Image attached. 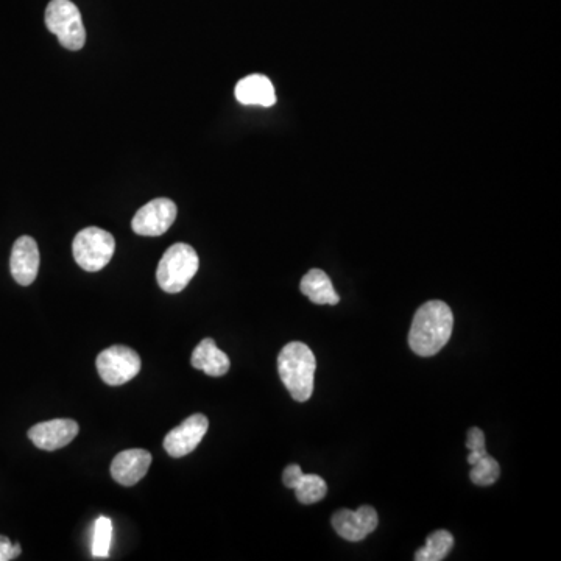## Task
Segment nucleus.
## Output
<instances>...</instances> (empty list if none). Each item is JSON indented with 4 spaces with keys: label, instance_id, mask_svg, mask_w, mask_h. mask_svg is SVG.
<instances>
[{
    "label": "nucleus",
    "instance_id": "f257e3e1",
    "mask_svg": "<svg viewBox=\"0 0 561 561\" xmlns=\"http://www.w3.org/2000/svg\"><path fill=\"white\" fill-rule=\"evenodd\" d=\"M454 315L443 301H427L418 309L410 328L409 345L421 357L435 356L452 336Z\"/></svg>",
    "mask_w": 561,
    "mask_h": 561
},
{
    "label": "nucleus",
    "instance_id": "f03ea898",
    "mask_svg": "<svg viewBox=\"0 0 561 561\" xmlns=\"http://www.w3.org/2000/svg\"><path fill=\"white\" fill-rule=\"evenodd\" d=\"M315 368L314 353L306 343H287L279 353V376L290 396L298 403H306L314 393Z\"/></svg>",
    "mask_w": 561,
    "mask_h": 561
},
{
    "label": "nucleus",
    "instance_id": "7ed1b4c3",
    "mask_svg": "<svg viewBox=\"0 0 561 561\" xmlns=\"http://www.w3.org/2000/svg\"><path fill=\"white\" fill-rule=\"evenodd\" d=\"M197 251L187 244H175L164 253L156 270V281L167 293H180L198 272Z\"/></svg>",
    "mask_w": 561,
    "mask_h": 561
},
{
    "label": "nucleus",
    "instance_id": "20e7f679",
    "mask_svg": "<svg viewBox=\"0 0 561 561\" xmlns=\"http://www.w3.org/2000/svg\"><path fill=\"white\" fill-rule=\"evenodd\" d=\"M44 21L49 32L57 36L64 49L78 52L85 46L86 29L82 13L71 0H50Z\"/></svg>",
    "mask_w": 561,
    "mask_h": 561
},
{
    "label": "nucleus",
    "instance_id": "39448f33",
    "mask_svg": "<svg viewBox=\"0 0 561 561\" xmlns=\"http://www.w3.org/2000/svg\"><path fill=\"white\" fill-rule=\"evenodd\" d=\"M72 251H74L75 262L83 270L99 272L113 259L116 240L108 231L97 226H89L75 236Z\"/></svg>",
    "mask_w": 561,
    "mask_h": 561
},
{
    "label": "nucleus",
    "instance_id": "423d86ee",
    "mask_svg": "<svg viewBox=\"0 0 561 561\" xmlns=\"http://www.w3.org/2000/svg\"><path fill=\"white\" fill-rule=\"evenodd\" d=\"M141 357L128 346L114 345L97 357V371L108 385L127 384L141 371Z\"/></svg>",
    "mask_w": 561,
    "mask_h": 561
},
{
    "label": "nucleus",
    "instance_id": "0eeeda50",
    "mask_svg": "<svg viewBox=\"0 0 561 561\" xmlns=\"http://www.w3.org/2000/svg\"><path fill=\"white\" fill-rule=\"evenodd\" d=\"M177 214V205L172 200L155 198L136 212L131 220V228L139 236H163L177 219Z\"/></svg>",
    "mask_w": 561,
    "mask_h": 561
},
{
    "label": "nucleus",
    "instance_id": "6e6552de",
    "mask_svg": "<svg viewBox=\"0 0 561 561\" xmlns=\"http://www.w3.org/2000/svg\"><path fill=\"white\" fill-rule=\"evenodd\" d=\"M208 427L209 421L205 415H202V413L192 415L166 435L164 449L170 457H175V459L187 456L200 445L206 432H208Z\"/></svg>",
    "mask_w": 561,
    "mask_h": 561
},
{
    "label": "nucleus",
    "instance_id": "1a4fd4ad",
    "mask_svg": "<svg viewBox=\"0 0 561 561\" xmlns=\"http://www.w3.org/2000/svg\"><path fill=\"white\" fill-rule=\"evenodd\" d=\"M378 513L373 507L362 505L360 509L339 510L336 515L332 516V527L339 533L343 540L357 543V541L365 540V538L373 533L378 527Z\"/></svg>",
    "mask_w": 561,
    "mask_h": 561
},
{
    "label": "nucleus",
    "instance_id": "9d476101",
    "mask_svg": "<svg viewBox=\"0 0 561 561\" xmlns=\"http://www.w3.org/2000/svg\"><path fill=\"white\" fill-rule=\"evenodd\" d=\"M80 431L77 421L69 418L44 421L36 424L29 431V438L36 448L43 451H57L68 446Z\"/></svg>",
    "mask_w": 561,
    "mask_h": 561
},
{
    "label": "nucleus",
    "instance_id": "9b49d317",
    "mask_svg": "<svg viewBox=\"0 0 561 561\" xmlns=\"http://www.w3.org/2000/svg\"><path fill=\"white\" fill-rule=\"evenodd\" d=\"M11 275L21 286H30L38 276L39 250L36 240L30 236H22L16 240L11 250Z\"/></svg>",
    "mask_w": 561,
    "mask_h": 561
},
{
    "label": "nucleus",
    "instance_id": "f8f14e48",
    "mask_svg": "<svg viewBox=\"0 0 561 561\" xmlns=\"http://www.w3.org/2000/svg\"><path fill=\"white\" fill-rule=\"evenodd\" d=\"M150 465H152V454L149 451L127 449L114 457L111 463V476L117 484L133 487L139 480L144 479Z\"/></svg>",
    "mask_w": 561,
    "mask_h": 561
},
{
    "label": "nucleus",
    "instance_id": "ddd939ff",
    "mask_svg": "<svg viewBox=\"0 0 561 561\" xmlns=\"http://www.w3.org/2000/svg\"><path fill=\"white\" fill-rule=\"evenodd\" d=\"M236 99L242 105H259L269 108L276 103L275 86L261 74L248 75L236 85Z\"/></svg>",
    "mask_w": 561,
    "mask_h": 561
},
{
    "label": "nucleus",
    "instance_id": "4468645a",
    "mask_svg": "<svg viewBox=\"0 0 561 561\" xmlns=\"http://www.w3.org/2000/svg\"><path fill=\"white\" fill-rule=\"evenodd\" d=\"M192 367L205 371L212 378H220L230 370V357L226 356L212 339L198 343L191 357Z\"/></svg>",
    "mask_w": 561,
    "mask_h": 561
},
{
    "label": "nucleus",
    "instance_id": "2eb2a0df",
    "mask_svg": "<svg viewBox=\"0 0 561 561\" xmlns=\"http://www.w3.org/2000/svg\"><path fill=\"white\" fill-rule=\"evenodd\" d=\"M301 293L314 304L336 306L340 301L339 293L332 286L331 278L323 270L312 269L301 279Z\"/></svg>",
    "mask_w": 561,
    "mask_h": 561
},
{
    "label": "nucleus",
    "instance_id": "dca6fc26",
    "mask_svg": "<svg viewBox=\"0 0 561 561\" xmlns=\"http://www.w3.org/2000/svg\"><path fill=\"white\" fill-rule=\"evenodd\" d=\"M454 546V537L448 530H435L427 537L426 544L415 554L417 561H442Z\"/></svg>",
    "mask_w": 561,
    "mask_h": 561
},
{
    "label": "nucleus",
    "instance_id": "f3484780",
    "mask_svg": "<svg viewBox=\"0 0 561 561\" xmlns=\"http://www.w3.org/2000/svg\"><path fill=\"white\" fill-rule=\"evenodd\" d=\"M293 490L297 493V499L301 504L311 505L325 498L328 493V485L317 474H303L297 487Z\"/></svg>",
    "mask_w": 561,
    "mask_h": 561
},
{
    "label": "nucleus",
    "instance_id": "a211bd4d",
    "mask_svg": "<svg viewBox=\"0 0 561 561\" xmlns=\"http://www.w3.org/2000/svg\"><path fill=\"white\" fill-rule=\"evenodd\" d=\"M111 541H113V523L110 518L100 516L94 524L92 535V555L96 558H106L110 554Z\"/></svg>",
    "mask_w": 561,
    "mask_h": 561
},
{
    "label": "nucleus",
    "instance_id": "6ab92c4d",
    "mask_svg": "<svg viewBox=\"0 0 561 561\" xmlns=\"http://www.w3.org/2000/svg\"><path fill=\"white\" fill-rule=\"evenodd\" d=\"M471 466H473L470 474L471 480H473V484L480 485V487L494 484L499 479V474H501V466H499L498 460L493 459L488 454L480 457Z\"/></svg>",
    "mask_w": 561,
    "mask_h": 561
},
{
    "label": "nucleus",
    "instance_id": "aec40b11",
    "mask_svg": "<svg viewBox=\"0 0 561 561\" xmlns=\"http://www.w3.org/2000/svg\"><path fill=\"white\" fill-rule=\"evenodd\" d=\"M466 448L470 449V456H468V463L474 465L480 457L488 454L485 448V435L479 427H471L466 435Z\"/></svg>",
    "mask_w": 561,
    "mask_h": 561
},
{
    "label": "nucleus",
    "instance_id": "412c9836",
    "mask_svg": "<svg viewBox=\"0 0 561 561\" xmlns=\"http://www.w3.org/2000/svg\"><path fill=\"white\" fill-rule=\"evenodd\" d=\"M21 544L11 543L7 537L0 535V561L15 560L21 555Z\"/></svg>",
    "mask_w": 561,
    "mask_h": 561
},
{
    "label": "nucleus",
    "instance_id": "4be33fe9",
    "mask_svg": "<svg viewBox=\"0 0 561 561\" xmlns=\"http://www.w3.org/2000/svg\"><path fill=\"white\" fill-rule=\"evenodd\" d=\"M303 471H301L300 466L298 465H289L284 471L283 474V482L287 488H295L300 482L301 477H303Z\"/></svg>",
    "mask_w": 561,
    "mask_h": 561
}]
</instances>
